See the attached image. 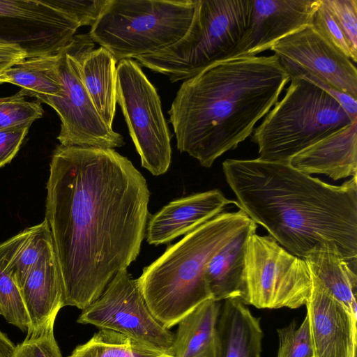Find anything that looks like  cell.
<instances>
[{
    "label": "cell",
    "instance_id": "d6a6232c",
    "mask_svg": "<svg viewBox=\"0 0 357 357\" xmlns=\"http://www.w3.org/2000/svg\"><path fill=\"white\" fill-rule=\"evenodd\" d=\"M79 25L92 26L100 15L107 0H50Z\"/></svg>",
    "mask_w": 357,
    "mask_h": 357
},
{
    "label": "cell",
    "instance_id": "e575fe53",
    "mask_svg": "<svg viewBox=\"0 0 357 357\" xmlns=\"http://www.w3.org/2000/svg\"><path fill=\"white\" fill-rule=\"evenodd\" d=\"M25 58H27V54L20 47L0 43V75Z\"/></svg>",
    "mask_w": 357,
    "mask_h": 357
},
{
    "label": "cell",
    "instance_id": "6da1fadb",
    "mask_svg": "<svg viewBox=\"0 0 357 357\" xmlns=\"http://www.w3.org/2000/svg\"><path fill=\"white\" fill-rule=\"evenodd\" d=\"M46 189L64 305L84 310L137 259L149 218L148 185L114 149L59 144Z\"/></svg>",
    "mask_w": 357,
    "mask_h": 357
},
{
    "label": "cell",
    "instance_id": "8992f818",
    "mask_svg": "<svg viewBox=\"0 0 357 357\" xmlns=\"http://www.w3.org/2000/svg\"><path fill=\"white\" fill-rule=\"evenodd\" d=\"M197 0H107L89 35L116 62L154 54L181 40Z\"/></svg>",
    "mask_w": 357,
    "mask_h": 357
},
{
    "label": "cell",
    "instance_id": "e0dca14e",
    "mask_svg": "<svg viewBox=\"0 0 357 357\" xmlns=\"http://www.w3.org/2000/svg\"><path fill=\"white\" fill-rule=\"evenodd\" d=\"M30 321L27 333L54 324L64 307L63 281L54 248L49 247L18 284Z\"/></svg>",
    "mask_w": 357,
    "mask_h": 357
},
{
    "label": "cell",
    "instance_id": "44dd1931",
    "mask_svg": "<svg viewBox=\"0 0 357 357\" xmlns=\"http://www.w3.org/2000/svg\"><path fill=\"white\" fill-rule=\"evenodd\" d=\"M257 228V224L252 220L220 248L208 261L205 277L214 301L241 300L246 243Z\"/></svg>",
    "mask_w": 357,
    "mask_h": 357
},
{
    "label": "cell",
    "instance_id": "d4e9b609",
    "mask_svg": "<svg viewBox=\"0 0 357 357\" xmlns=\"http://www.w3.org/2000/svg\"><path fill=\"white\" fill-rule=\"evenodd\" d=\"M116 61L100 47L89 52L82 61L84 86L100 116L112 128L116 112Z\"/></svg>",
    "mask_w": 357,
    "mask_h": 357
},
{
    "label": "cell",
    "instance_id": "2e32d148",
    "mask_svg": "<svg viewBox=\"0 0 357 357\" xmlns=\"http://www.w3.org/2000/svg\"><path fill=\"white\" fill-rule=\"evenodd\" d=\"M230 204L237 206L236 202L227 199L218 189L175 199L151 216L146 241L155 245L167 243L220 214Z\"/></svg>",
    "mask_w": 357,
    "mask_h": 357
},
{
    "label": "cell",
    "instance_id": "7a4b0ae2",
    "mask_svg": "<svg viewBox=\"0 0 357 357\" xmlns=\"http://www.w3.org/2000/svg\"><path fill=\"white\" fill-rule=\"evenodd\" d=\"M227 183L237 206L291 254L303 259L333 242L357 271V179L333 185L289 164L227 159Z\"/></svg>",
    "mask_w": 357,
    "mask_h": 357
},
{
    "label": "cell",
    "instance_id": "d590c367",
    "mask_svg": "<svg viewBox=\"0 0 357 357\" xmlns=\"http://www.w3.org/2000/svg\"><path fill=\"white\" fill-rule=\"evenodd\" d=\"M15 348L14 343L0 330V357H12Z\"/></svg>",
    "mask_w": 357,
    "mask_h": 357
},
{
    "label": "cell",
    "instance_id": "484cf974",
    "mask_svg": "<svg viewBox=\"0 0 357 357\" xmlns=\"http://www.w3.org/2000/svg\"><path fill=\"white\" fill-rule=\"evenodd\" d=\"M68 357H174L117 332L99 329Z\"/></svg>",
    "mask_w": 357,
    "mask_h": 357
},
{
    "label": "cell",
    "instance_id": "ac0fdd59",
    "mask_svg": "<svg viewBox=\"0 0 357 357\" xmlns=\"http://www.w3.org/2000/svg\"><path fill=\"white\" fill-rule=\"evenodd\" d=\"M289 164L335 181L357 176V120L294 155Z\"/></svg>",
    "mask_w": 357,
    "mask_h": 357
},
{
    "label": "cell",
    "instance_id": "836d02e7",
    "mask_svg": "<svg viewBox=\"0 0 357 357\" xmlns=\"http://www.w3.org/2000/svg\"><path fill=\"white\" fill-rule=\"evenodd\" d=\"M29 129L25 126L0 130V169L16 155Z\"/></svg>",
    "mask_w": 357,
    "mask_h": 357
},
{
    "label": "cell",
    "instance_id": "5b68a950",
    "mask_svg": "<svg viewBox=\"0 0 357 357\" xmlns=\"http://www.w3.org/2000/svg\"><path fill=\"white\" fill-rule=\"evenodd\" d=\"M254 130L259 159L289 164L296 155L353 121L338 102L301 76Z\"/></svg>",
    "mask_w": 357,
    "mask_h": 357
},
{
    "label": "cell",
    "instance_id": "ba28073f",
    "mask_svg": "<svg viewBox=\"0 0 357 357\" xmlns=\"http://www.w3.org/2000/svg\"><path fill=\"white\" fill-rule=\"evenodd\" d=\"M312 281L305 260L271 236L252 233L246 243L241 301L260 309L306 305Z\"/></svg>",
    "mask_w": 357,
    "mask_h": 357
},
{
    "label": "cell",
    "instance_id": "277c9868",
    "mask_svg": "<svg viewBox=\"0 0 357 357\" xmlns=\"http://www.w3.org/2000/svg\"><path fill=\"white\" fill-rule=\"evenodd\" d=\"M251 221L241 209L222 212L169 245L143 269L137 279L138 287L149 310L166 328L212 298L205 277L208 261Z\"/></svg>",
    "mask_w": 357,
    "mask_h": 357
},
{
    "label": "cell",
    "instance_id": "f1b7e54d",
    "mask_svg": "<svg viewBox=\"0 0 357 357\" xmlns=\"http://www.w3.org/2000/svg\"><path fill=\"white\" fill-rule=\"evenodd\" d=\"M277 332L279 340L277 357H314L307 314L298 327L294 320L288 326L278 329Z\"/></svg>",
    "mask_w": 357,
    "mask_h": 357
},
{
    "label": "cell",
    "instance_id": "f546056e",
    "mask_svg": "<svg viewBox=\"0 0 357 357\" xmlns=\"http://www.w3.org/2000/svg\"><path fill=\"white\" fill-rule=\"evenodd\" d=\"M54 324H49L27 333L15 345L12 357H63L54 335Z\"/></svg>",
    "mask_w": 357,
    "mask_h": 357
},
{
    "label": "cell",
    "instance_id": "3957f363",
    "mask_svg": "<svg viewBox=\"0 0 357 357\" xmlns=\"http://www.w3.org/2000/svg\"><path fill=\"white\" fill-rule=\"evenodd\" d=\"M289 81L275 54L215 63L184 80L168 111L177 149L211 167L252 134Z\"/></svg>",
    "mask_w": 357,
    "mask_h": 357
},
{
    "label": "cell",
    "instance_id": "4fadbf2b",
    "mask_svg": "<svg viewBox=\"0 0 357 357\" xmlns=\"http://www.w3.org/2000/svg\"><path fill=\"white\" fill-rule=\"evenodd\" d=\"M289 77L305 73L357 99V70L353 61L310 24L271 48Z\"/></svg>",
    "mask_w": 357,
    "mask_h": 357
},
{
    "label": "cell",
    "instance_id": "9a60e30c",
    "mask_svg": "<svg viewBox=\"0 0 357 357\" xmlns=\"http://www.w3.org/2000/svg\"><path fill=\"white\" fill-rule=\"evenodd\" d=\"M311 281V295L305 306L314 357H356L357 318Z\"/></svg>",
    "mask_w": 357,
    "mask_h": 357
},
{
    "label": "cell",
    "instance_id": "30bf717a",
    "mask_svg": "<svg viewBox=\"0 0 357 357\" xmlns=\"http://www.w3.org/2000/svg\"><path fill=\"white\" fill-rule=\"evenodd\" d=\"M116 103L121 108L142 166L165 174L172 159L171 137L160 96L139 63L123 59L116 67Z\"/></svg>",
    "mask_w": 357,
    "mask_h": 357
},
{
    "label": "cell",
    "instance_id": "1f68e13d",
    "mask_svg": "<svg viewBox=\"0 0 357 357\" xmlns=\"http://www.w3.org/2000/svg\"><path fill=\"white\" fill-rule=\"evenodd\" d=\"M312 25L332 45L353 61L351 52L342 31L321 0L313 17Z\"/></svg>",
    "mask_w": 357,
    "mask_h": 357
},
{
    "label": "cell",
    "instance_id": "83f0119b",
    "mask_svg": "<svg viewBox=\"0 0 357 357\" xmlns=\"http://www.w3.org/2000/svg\"><path fill=\"white\" fill-rule=\"evenodd\" d=\"M1 315L22 331L29 328V315L20 289L14 280L0 268Z\"/></svg>",
    "mask_w": 357,
    "mask_h": 357
},
{
    "label": "cell",
    "instance_id": "4dcf8cb0",
    "mask_svg": "<svg viewBox=\"0 0 357 357\" xmlns=\"http://www.w3.org/2000/svg\"><path fill=\"white\" fill-rule=\"evenodd\" d=\"M342 31L357 61V0H321Z\"/></svg>",
    "mask_w": 357,
    "mask_h": 357
},
{
    "label": "cell",
    "instance_id": "9c48e42d",
    "mask_svg": "<svg viewBox=\"0 0 357 357\" xmlns=\"http://www.w3.org/2000/svg\"><path fill=\"white\" fill-rule=\"evenodd\" d=\"M94 47L89 33L74 36L61 52L59 70L62 92L59 96L48 98L46 104L54 109L61 119L57 137L60 144L114 149L125 144L123 137L100 116L82 78V61Z\"/></svg>",
    "mask_w": 357,
    "mask_h": 357
},
{
    "label": "cell",
    "instance_id": "7c38bea8",
    "mask_svg": "<svg viewBox=\"0 0 357 357\" xmlns=\"http://www.w3.org/2000/svg\"><path fill=\"white\" fill-rule=\"evenodd\" d=\"M79 27L50 0H0V43L20 47L27 57L59 53Z\"/></svg>",
    "mask_w": 357,
    "mask_h": 357
},
{
    "label": "cell",
    "instance_id": "52a82bcc",
    "mask_svg": "<svg viewBox=\"0 0 357 357\" xmlns=\"http://www.w3.org/2000/svg\"><path fill=\"white\" fill-rule=\"evenodd\" d=\"M252 0H197L195 17L185 36L174 45L136 58L171 82L188 79L221 62L248 30Z\"/></svg>",
    "mask_w": 357,
    "mask_h": 357
},
{
    "label": "cell",
    "instance_id": "4316f807",
    "mask_svg": "<svg viewBox=\"0 0 357 357\" xmlns=\"http://www.w3.org/2000/svg\"><path fill=\"white\" fill-rule=\"evenodd\" d=\"M43 109L37 101L29 102L20 92L0 98V130L30 126L42 117Z\"/></svg>",
    "mask_w": 357,
    "mask_h": 357
},
{
    "label": "cell",
    "instance_id": "d6986e66",
    "mask_svg": "<svg viewBox=\"0 0 357 357\" xmlns=\"http://www.w3.org/2000/svg\"><path fill=\"white\" fill-rule=\"evenodd\" d=\"M263 331L241 300L220 302L217 321V357H261Z\"/></svg>",
    "mask_w": 357,
    "mask_h": 357
},
{
    "label": "cell",
    "instance_id": "ffe728a7",
    "mask_svg": "<svg viewBox=\"0 0 357 357\" xmlns=\"http://www.w3.org/2000/svg\"><path fill=\"white\" fill-rule=\"evenodd\" d=\"M311 280L357 318V275L333 242L315 247L303 258Z\"/></svg>",
    "mask_w": 357,
    "mask_h": 357
},
{
    "label": "cell",
    "instance_id": "603a6c76",
    "mask_svg": "<svg viewBox=\"0 0 357 357\" xmlns=\"http://www.w3.org/2000/svg\"><path fill=\"white\" fill-rule=\"evenodd\" d=\"M61 52L24 59L0 75V84L19 86L22 96L34 97L40 104H46L48 98L59 96L63 90L59 70Z\"/></svg>",
    "mask_w": 357,
    "mask_h": 357
},
{
    "label": "cell",
    "instance_id": "7402d4cb",
    "mask_svg": "<svg viewBox=\"0 0 357 357\" xmlns=\"http://www.w3.org/2000/svg\"><path fill=\"white\" fill-rule=\"evenodd\" d=\"M220 302L208 299L178 323L174 357H217V321Z\"/></svg>",
    "mask_w": 357,
    "mask_h": 357
},
{
    "label": "cell",
    "instance_id": "cb8c5ba5",
    "mask_svg": "<svg viewBox=\"0 0 357 357\" xmlns=\"http://www.w3.org/2000/svg\"><path fill=\"white\" fill-rule=\"evenodd\" d=\"M52 245L50 229L45 219L0 244V268L18 286Z\"/></svg>",
    "mask_w": 357,
    "mask_h": 357
},
{
    "label": "cell",
    "instance_id": "8d00e7d4",
    "mask_svg": "<svg viewBox=\"0 0 357 357\" xmlns=\"http://www.w3.org/2000/svg\"><path fill=\"white\" fill-rule=\"evenodd\" d=\"M0 314H1V310H0Z\"/></svg>",
    "mask_w": 357,
    "mask_h": 357
},
{
    "label": "cell",
    "instance_id": "8fae6325",
    "mask_svg": "<svg viewBox=\"0 0 357 357\" xmlns=\"http://www.w3.org/2000/svg\"><path fill=\"white\" fill-rule=\"evenodd\" d=\"M77 322L117 332L174 356V335L153 316L127 269L114 276L101 296L82 310Z\"/></svg>",
    "mask_w": 357,
    "mask_h": 357
},
{
    "label": "cell",
    "instance_id": "5bb4252c",
    "mask_svg": "<svg viewBox=\"0 0 357 357\" xmlns=\"http://www.w3.org/2000/svg\"><path fill=\"white\" fill-rule=\"evenodd\" d=\"M252 1L249 27L224 61L255 56L287 36L312 24L321 3V0Z\"/></svg>",
    "mask_w": 357,
    "mask_h": 357
}]
</instances>
